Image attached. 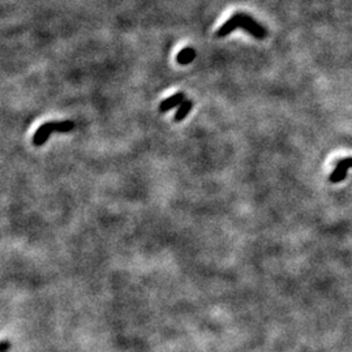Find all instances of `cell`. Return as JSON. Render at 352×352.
Wrapping results in <instances>:
<instances>
[{
    "label": "cell",
    "mask_w": 352,
    "mask_h": 352,
    "mask_svg": "<svg viewBox=\"0 0 352 352\" xmlns=\"http://www.w3.org/2000/svg\"><path fill=\"white\" fill-rule=\"evenodd\" d=\"M237 28H242L243 30H245L247 33H249L251 35H253L257 40H264L268 35V30H266L265 26H262L261 24L257 23L256 20H253V17L249 16L247 13H235L234 16L230 17L217 31V37L223 38L226 35H228L230 33H232L234 30H236Z\"/></svg>",
    "instance_id": "cell-1"
},
{
    "label": "cell",
    "mask_w": 352,
    "mask_h": 352,
    "mask_svg": "<svg viewBox=\"0 0 352 352\" xmlns=\"http://www.w3.org/2000/svg\"><path fill=\"white\" fill-rule=\"evenodd\" d=\"M348 169H352V157L349 158H344V159H341L337 164V167L334 169V171L330 174L329 180L330 183L332 184H338L341 181H343L347 176V171Z\"/></svg>",
    "instance_id": "cell-2"
},
{
    "label": "cell",
    "mask_w": 352,
    "mask_h": 352,
    "mask_svg": "<svg viewBox=\"0 0 352 352\" xmlns=\"http://www.w3.org/2000/svg\"><path fill=\"white\" fill-rule=\"evenodd\" d=\"M52 132H54L52 121H47V123L42 124L37 131H35V133H34L33 136V144L35 145V146H42L46 141L48 140V137H50V135Z\"/></svg>",
    "instance_id": "cell-3"
},
{
    "label": "cell",
    "mask_w": 352,
    "mask_h": 352,
    "mask_svg": "<svg viewBox=\"0 0 352 352\" xmlns=\"http://www.w3.org/2000/svg\"><path fill=\"white\" fill-rule=\"evenodd\" d=\"M184 101H186V94L184 93L174 94V96H171L170 98L163 99V101L161 102V104H159V111H161V113H167V111L171 110V108L180 106Z\"/></svg>",
    "instance_id": "cell-4"
},
{
    "label": "cell",
    "mask_w": 352,
    "mask_h": 352,
    "mask_svg": "<svg viewBox=\"0 0 352 352\" xmlns=\"http://www.w3.org/2000/svg\"><path fill=\"white\" fill-rule=\"evenodd\" d=\"M196 58V51L195 48L192 47H186L176 55V62L181 65H187L189 63H192Z\"/></svg>",
    "instance_id": "cell-5"
},
{
    "label": "cell",
    "mask_w": 352,
    "mask_h": 352,
    "mask_svg": "<svg viewBox=\"0 0 352 352\" xmlns=\"http://www.w3.org/2000/svg\"><path fill=\"white\" fill-rule=\"evenodd\" d=\"M192 106H193V102H192L191 99H186V101L179 106L178 111H176V114H175V116H174V120L176 121V123L184 120L186 116L189 114V111L192 110Z\"/></svg>",
    "instance_id": "cell-6"
},
{
    "label": "cell",
    "mask_w": 352,
    "mask_h": 352,
    "mask_svg": "<svg viewBox=\"0 0 352 352\" xmlns=\"http://www.w3.org/2000/svg\"><path fill=\"white\" fill-rule=\"evenodd\" d=\"M52 127H54V131L57 132H62V133H67L69 131L73 129L76 127L75 121L72 120H63V121H52Z\"/></svg>",
    "instance_id": "cell-7"
}]
</instances>
